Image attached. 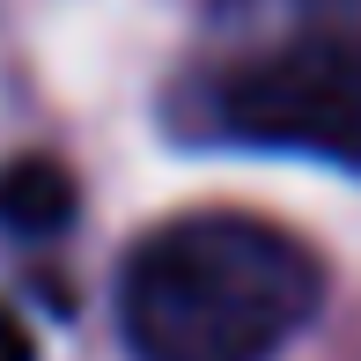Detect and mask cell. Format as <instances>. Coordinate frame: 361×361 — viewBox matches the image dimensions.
Segmentation results:
<instances>
[{
	"label": "cell",
	"mask_w": 361,
	"mask_h": 361,
	"mask_svg": "<svg viewBox=\"0 0 361 361\" xmlns=\"http://www.w3.org/2000/svg\"><path fill=\"white\" fill-rule=\"evenodd\" d=\"M317 302V251L236 207L147 228L118 266V332L133 361H273Z\"/></svg>",
	"instance_id": "6da1fadb"
},
{
	"label": "cell",
	"mask_w": 361,
	"mask_h": 361,
	"mask_svg": "<svg viewBox=\"0 0 361 361\" xmlns=\"http://www.w3.org/2000/svg\"><path fill=\"white\" fill-rule=\"evenodd\" d=\"M207 126L221 140L288 147L361 170V23L288 30L207 81Z\"/></svg>",
	"instance_id": "7a4b0ae2"
},
{
	"label": "cell",
	"mask_w": 361,
	"mask_h": 361,
	"mask_svg": "<svg viewBox=\"0 0 361 361\" xmlns=\"http://www.w3.org/2000/svg\"><path fill=\"white\" fill-rule=\"evenodd\" d=\"M74 221V177L44 155H23L0 170V228L8 236H59Z\"/></svg>",
	"instance_id": "3957f363"
},
{
	"label": "cell",
	"mask_w": 361,
	"mask_h": 361,
	"mask_svg": "<svg viewBox=\"0 0 361 361\" xmlns=\"http://www.w3.org/2000/svg\"><path fill=\"white\" fill-rule=\"evenodd\" d=\"M214 8L228 23H288V30H347V23H361V0H214Z\"/></svg>",
	"instance_id": "277c9868"
},
{
	"label": "cell",
	"mask_w": 361,
	"mask_h": 361,
	"mask_svg": "<svg viewBox=\"0 0 361 361\" xmlns=\"http://www.w3.org/2000/svg\"><path fill=\"white\" fill-rule=\"evenodd\" d=\"M0 361H37V339H30V324L8 302H0Z\"/></svg>",
	"instance_id": "5b68a950"
}]
</instances>
